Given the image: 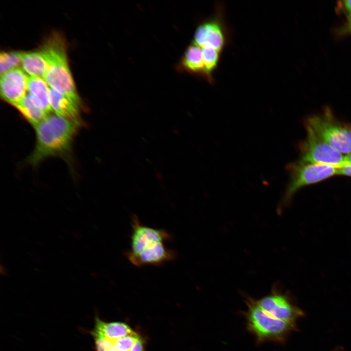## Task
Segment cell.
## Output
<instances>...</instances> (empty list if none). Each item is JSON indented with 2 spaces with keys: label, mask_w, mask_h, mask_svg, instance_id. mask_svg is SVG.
<instances>
[{
  "label": "cell",
  "mask_w": 351,
  "mask_h": 351,
  "mask_svg": "<svg viewBox=\"0 0 351 351\" xmlns=\"http://www.w3.org/2000/svg\"><path fill=\"white\" fill-rule=\"evenodd\" d=\"M82 123L50 114L34 127L35 145L26 163L36 166L51 157L70 161L74 138Z\"/></svg>",
  "instance_id": "obj_1"
},
{
  "label": "cell",
  "mask_w": 351,
  "mask_h": 351,
  "mask_svg": "<svg viewBox=\"0 0 351 351\" xmlns=\"http://www.w3.org/2000/svg\"><path fill=\"white\" fill-rule=\"evenodd\" d=\"M290 180L278 211L288 205L294 195L301 188L315 184L337 175L338 168L326 164L310 163L299 159L289 164L286 167Z\"/></svg>",
  "instance_id": "obj_4"
},
{
  "label": "cell",
  "mask_w": 351,
  "mask_h": 351,
  "mask_svg": "<svg viewBox=\"0 0 351 351\" xmlns=\"http://www.w3.org/2000/svg\"><path fill=\"white\" fill-rule=\"evenodd\" d=\"M40 49L48 63L44 76L50 87L81 105V101L69 67L64 38L57 32L52 33Z\"/></svg>",
  "instance_id": "obj_2"
},
{
  "label": "cell",
  "mask_w": 351,
  "mask_h": 351,
  "mask_svg": "<svg viewBox=\"0 0 351 351\" xmlns=\"http://www.w3.org/2000/svg\"><path fill=\"white\" fill-rule=\"evenodd\" d=\"M304 125L332 148L344 154L351 153V125L337 120L327 108L320 115L308 117Z\"/></svg>",
  "instance_id": "obj_5"
},
{
  "label": "cell",
  "mask_w": 351,
  "mask_h": 351,
  "mask_svg": "<svg viewBox=\"0 0 351 351\" xmlns=\"http://www.w3.org/2000/svg\"><path fill=\"white\" fill-rule=\"evenodd\" d=\"M50 87L42 78L29 77L28 94L47 113H52L49 101Z\"/></svg>",
  "instance_id": "obj_17"
},
{
  "label": "cell",
  "mask_w": 351,
  "mask_h": 351,
  "mask_svg": "<svg viewBox=\"0 0 351 351\" xmlns=\"http://www.w3.org/2000/svg\"><path fill=\"white\" fill-rule=\"evenodd\" d=\"M142 335L134 331L126 335L116 338L92 336L95 351H131L136 341Z\"/></svg>",
  "instance_id": "obj_13"
},
{
  "label": "cell",
  "mask_w": 351,
  "mask_h": 351,
  "mask_svg": "<svg viewBox=\"0 0 351 351\" xmlns=\"http://www.w3.org/2000/svg\"><path fill=\"white\" fill-rule=\"evenodd\" d=\"M343 4L346 9L351 12V0H346L343 1Z\"/></svg>",
  "instance_id": "obj_20"
},
{
  "label": "cell",
  "mask_w": 351,
  "mask_h": 351,
  "mask_svg": "<svg viewBox=\"0 0 351 351\" xmlns=\"http://www.w3.org/2000/svg\"><path fill=\"white\" fill-rule=\"evenodd\" d=\"M182 67L187 71L206 79L202 48L193 43L186 50L181 61Z\"/></svg>",
  "instance_id": "obj_15"
},
{
  "label": "cell",
  "mask_w": 351,
  "mask_h": 351,
  "mask_svg": "<svg viewBox=\"0 0 351 351\" xmlns=\"http://www.w3.org/2000/svg\"><path fill=\"white\" fill-rule=\"evenodd\" d=\"M306 138L299 144V160L307 163L322 164L339 168L344 164V156L322 138L309 126L304 125Z\"/></svg>",
  "instance_id": "obj_6"
},
{
  "label": "cell",
  "mask_w": 351,
  "mask_h": 351,
  "mask_svg": "<svg viewBox=\"0 0 351 351\" xmlns=\"http://www.w3.org/2000/svg\"><path fill=\"white\" fill-rule=\"evenodd\" d=\"M21 66L29 77L44 78L48 68V63L42 50L23 52Z\"/></svg>",
  "instance_id": "obj_14"
},
{
  "label": "cell",
  "mask_w": 351,
  "mask_h": 351,
  "mask_svg": "<svg viewBox=\"0 0 351 351\" xmlns=\"http://www.w3.org/2000/svg\"><path fill=\"white\" fill-rule=\"evenodd\" d=\"M351 165V153L344 156V164Z\"/></svg>",
  "instance_id": "obj_21"
},
{
  "label": "cell",
  "mask_w": 351,
  "mask_h": 351,
  "mask_svg": "<svg viewBox=\"0 0 351 351\" xmlns=\"http://www.w3.org/2000/svg\"><path fill=\"white\" fill-rule=\"evenodd\" d=\"M349 24H350V28H351V13L350 17H349Z\"/></svg>",
  "instance_id": "obj_22"
},
{
  "label": "cell",
  "mask_w": 351,
  "mask_h": 351,
  "mask_svg": "<svg viewBox=\"0 0 351 351\" xmlns=\"http://www.w3.org/2000/svg\"><path fill=\"white\" fill-rule=\"evenodd\" d=\"M29 76L17 68L0 76V96L3 100L16 107L28 93Z\"/></svg>",
  "instance_id": "obj_10"
},
{
  "label": "cell",
  "mask_w": 351,
  "mask_h": 351,
  "mask_svg": "<svg viewBox=\"0 0 351 351\" xmlns=\"http://www.w3.org/2000/svg\"><path fill=\"white\" fill-rule=\"evenodd\" d=\"M23 51H1L0 54V76L4 73L19 68L21 64Z\"/></svg>",
  "instance_id": "obj_18"
},
{
  "label": "cell",
  "mask_w": 351,
  "mask_h": 351,
  "mask_svg": "<svg viewBox=\"0 0 351 351\" xmlns=\"http://www.w3.org/2000/svg\"><path fill=\"white\" fill-rule=\"evenodd\" d=\"M15 108L33 127L50 114L28 93L22 100Z\"/></svg>",
  "instance_id": "obj_16"
},
{
  "label": "cell",
  "mask_w": 351,
  "mask_h": 351,
  "mask_svg": "<svg viewBox=\"0 0 351 351\" xmlns=\"http://www.w3.org/2000/svg\"><path fill=\"white\" fill-rule=\"evenodd\" d=\"M341 351V350H340L339 348H338V349H336V350H335V351Z\"/></svg>",
  "instance_id": "obj_23"
},
{
  "label": "cell",
  "mask_w": 351,
  "mask_h": 351,
  "mask_svg": "<svg viewBox=\"0 0 351 351\" xmlns=\"http://www.w3.org/2000/svg\"><path fill=\"white\" fill-rule=\"evenodd\" d=\"M337 175L351 176V165H344L338 168Z\"/></svg>",
  "instance_id": "obj_19"
},
{
  "label": "cell",
  "mask_w": 351,
  "mask_h": 351,
  "mask_svg": "<svg viewBox=\"0 0 351 351\" xmlns=\"http://www.w3.org/2000/svg\"><path fill=\"white\" fill-rule=\"evenodd\" d=\"M229 39L224 7L222 4L218 3L213 16L197 27L193 43L201 47H210L222 53L229 42Z\"/></svg>",
  "instance_id": "obj_7"
},
{
  "label": "cell",
  "mask_w": 351,
  "mask_h": 351,
  "mask_svg": "<svg viewBox=\"0 0 351 351\" xmlns=\"http://www.w3.org/2000/svg\"><path fill=\"white\" fill-rule=\"evenodd\" d=\"M164 242H158L137 254L126 257L136 267L148 265L159 266L175 259L176 257V251L167 248Z\"/></svg>",
  "instance_id": "obj_11"
},
{
  "label": "cell",
  "mask_w": 351,
  "mask_h": 351,
  "mask_svg": "<svg viewBox=\"0 0 351 351\" xmlns=\"http://www.w3.org/2000/svg\"><path fill=\"white\" fill-rule=\"evenodd\" d=\"M49 101L54 114L73 121L82 122L80 112L81 105L50 87Z\"/></svg>",
  "instance_id": "obj_12"
},
{
  "label": "cell",
  "mask_w": 351,
  "mask_h": 351,
  "mask_svg": "<svg viewBox=\"0 0 351 351\" xmlns=\"http://www.w3.org/2000/svg\"><path fill=\"white\" fill-rule=\"evenodd\" d=\"M246 303L247 328L258 343H283L289 334L295 330V322L279 320L269 315L258 306L255 299L248 297Z\"/></svg>",
  "instance_id": "obj_3"
},
{
  "label": "cell",
  "mask_w": 351,
  "mask_h": 351,
  "mask_svg": "<svg viewBox=\"0 0 351 351\" xmlns=\"http://www.w3.org/2000/svg\"><path fill=\"white\" fill-rule=\"evenodd\" d=\"M132 234L130 249L125 254L126 257L138 254L155 244L169 241L171 235L164 229H157L142 224L137 216L132 215Z\"/></svg>",
  "instance_id": "obj_8"
},
{
  "label": "cell",
  "mask_w": 351,
  "mask_h": 351,
  "mask_svg": "<svg viewBox=\"0 0 351 351\" xmlns=\"http://www.w3.org/2000/svg\"><path fill=\"white\" fill-rule=\"evenodd\" d=\"M255 301L266 313L279 320L295 322L297 318L304 314L287 295L274 289L268 295L255 299Z\"/></svg>",
  "instance_id": "obj_9"
}]
</instances>
